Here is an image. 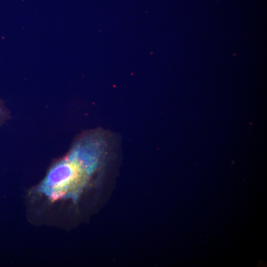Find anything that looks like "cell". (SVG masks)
<instances>
[{"mask_svg":"<svg viewBox=\"0 0 267 267\" xmlns=\"http://www.w3.org/2000/svg\"><path fill=\"white\" fill-rule=\"evenodd\" d=\"M115 146L112 134L102 129L78 134L68 152L52 163L30 192L31 206L37 207L38 214L46 217L57 214L68 203L77 204L101 174Z\"/></svg>","mask_w":267,"mask_h":267,"instance_id":"1","label":"cell"},{"mask_svg":"<svg viewBox=\"0 0 267 267\" xmlns=\"http://www.w3.org/2000/svg\"><path fill=\"white\" fill-rule=\"evenodd\" d=\"M11 113L4 103L0 100V128L10 119Z\"/></svg>","mask_w":267,"mask_h":267,"instance_id":"2","label":"cell"}]
</instances>
